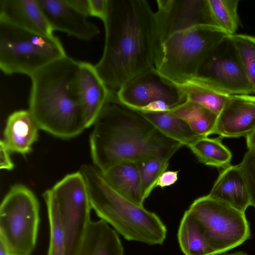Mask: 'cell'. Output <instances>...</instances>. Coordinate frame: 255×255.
I'll use <instances>...</instances> for the list:
<instances>
[{"mask_svg":"<svg viewBox=\"0 0 255 255\" xmlns=\"http://www.w3.org/2000/svg\"><path fill=\"white\" fill-rule=\"evenodd\" d=\"M10 151L5 146L2 140L0 141V153H1V168L6 170L12 169L13 164L11 162L9 152Z\"/></svg>","mask_w":255,"mask_h":255,"instance_id":"obj_34","label":"cell"},{"mask_svg":"<svg viewBox=\"0 0 255 255\" xmlns=\"http://www.w3.org/2000/svg\"><path fill=\"white\" fill-rule=\"evenodd\" d=\"M194 79L230 95L254 94L230 35L209 51Z\"/></svg>","mask_w":255,"mask_h":255,"instance_id":"obj_11","label":"cell"},{"mask_svg":"<svg viewBox=\"0 0 255 255\" xmlns=\"http://www.w3.org/2000/svg\"><path fill=\"white\" fill-rule=\"evenodd\" d=\"M52 31L66 33L82 40H89L100 30L88 16L78 12L66 0H37Z\"/></svg>","mask_w":255,"mask_h":255,"instance_id":"obj_14","label":"cell"},{"mask_svg":"<svg viewBox=\"0 0 255 255\" xmlns=\"http://www.w3.org/2000/svg\"><path fill=\"white\" fill-rule=\"evenodd\" d=\"M208 195L243 212L251 206L246 181L238 165L224 168Z\"/></svg>","mask_w":255,"mask_h":255,"instance_id":"obj_17","label":"cell"},{"mask_svg":"<svg viewBox=\"0 0 255 255\" xmlns=\"http://www.w3.org/2000/svg\"><path fill=\"white\" fill-rule=\"evenodd\" d=\"M239 2L238 0H208L213 25L229 35L236 34L240 24Z\"/></svg>","mask_w":255,"mask_h":255,"instance_id":"obj_26","label":"cell"},{"mask_svg":"<svg viewBox=\"0 0 255 255\" xmlns=\"http://www.w3.org/2000/svg\"><path fill=\"white\" fill-rule=\"evenodd\" d=\"M179 171H165L160 176L156 187L163 188L174 184L178 180Z\"/></svg>","mask_w":255,"mask_h":255,"instance_id":"obj_32","label":"cell"},{"mask_svg":"<svg viewBox=\"0 0 255 255\" xmlns=\"http://www.w3.org/2000/svg\"><path fill=\"white\" fill-rule=\"evenodd\" d=\"M60 215L66 236V255H74L90 223L92 209L85 178L80 171L67 175L46 190Z\"/></svg>","mask_w":255,"mask_h":255,"instance_id":"obj_9","label":"cell"},{"mask_svg":"<svg viewBox=\"0 0 255 255\" xmlns=\"http://www.w3.org/2000/svg\"><path fill=\"white\" fill-rule=\"evenodd\" d=\"M246 76L255 93V36L235 34L230 35Z\"/></svg>","mask_w":255,"mask_h":255,"instance_id":"obj_27","label":"cell"},{"mask_svg":"<svg viewBox=\"0 0 255 255\" xmlns=\"http://www.w3.org/2000/svg\"><path fill=\"white\" fill-rule=\"evenodd\" d=\"M105 41L95 68L107 86L119 90L149 70H157L162 53L155 12L145 0H109L103 22Z\"/></svg>","mask_w":255,"mask_h":255,"instance_id":"obj_1","label":"cell"},{"mask_svg":"<svg viewBox=\"0 0 255 255\" xmlns=\"http://www.w3.org/2000/svg\"><path fill=\"white\" fill-rule=\"evenodd\" d=\"M140 112L162 133L183 146L188 147L202 137L196 134L186 122L171 111Z\"/></svg>","mask_w":255,"mask_h":255,"instance_id":"obj_21","label":"cell"},{"mask_svg":"<svg viewBox=\"0 0 255 255\" xmlns=\"http://www.w3.org/2000/svg\"><path fill=\"white\" fill-rule=\"evenodd\" d=\"M39 128L29 110L16 111L7 119L2 141L10 152L24 155L31 151Z\"/></svg>","mask_w":255,"mask_h":255,"instance_id":"obj_18","label":"cell"},{"mask_svg":"<svg viewBox=\"0 0 255 255\" xmlns=\"http://www.w3.org/2000/svg\"><path fill=\"white\" fill-rule=\"evenodd\" d=\"M187 211L200 226L215 254L225 253L251 237L245 212L208 195L195 199Z\"/></svg>","mask_w":255,"mask_h":255,"instance_id":"obj_8","label":"cell"},{"mask_svg":"<svg viewBox=\"0 0 255 255\" xmlns=\"http://www.w3.org/2000/svg\"><path fill=\"white\" fill-rule=\"evenodd\" d=\"M0 255H10L8 248L4 240L0 237Z\"/></svg>","mask_w":255,"mask_h":255,"instance_id":"obj_36","label":"cell"},{"mask_svg":"<svg viewBox=\"0 0 255 255\" xmlns=\"http://www.w3.org/2000/svg\"><path fill=\"white\" fill-rule=\"evenodd\" d=\"M89 16L98 17L104 22L107 17L109 0H89Z\"/></svg>","mask_w":255,"mask_h":255,"instance_id":"obj_31","label":"cell"},{"mask_svg":"<svg viewBox=\"0 0 255 255\" xmlns=\"http://www.w3.org/2000/svg\"><path fill=\"white\" fill-rule=\"evenodd\" d=\"M117 234L105 221H91L74 255H124Z\"/></svg>","mask_w":255,"mask_h":255,"instance_id":"obj_19","label":"cell"},{"mask_svg":"<svg viewBox=\"0 0 255 255\" xmlns=\"http://www.w3.org/2000/svg\"><path fill=\"white\" fill-rule=\"evenodd\" d=\"M177 238L184 255H215L200 226L187 210L181 220Z\"/></svg>","mask_w":255,"mask_h":255,"instance_id":"obj_22","label":"cell"},{"mask_svg":"<svg viewBox=\"0 0 255 255\" xmlns=\"http://www.w3.org/2000/svg\"><path fill=\"white\" fill-rule=\"evenodd\" d=\"M67 56L60 40L0 21V69L5 75L30 77Z\"/></svg>","mask_w":255,"mask_h":255,"instance_id":"obj_5","label":"cell"},{"mask_svg":"<svg viewBox=\"0 0 255 255\" xmlns=\"http://www.w3.org/2000/svg\"><path fill=\"white\" fill-rule=\"evenodd\" d=\"M39 206L25 185L12 186L0 207V237L10 255H30L34 250L39 223Z\"/></svg>","mask_w":255,"mask_h":255,"instance_id":"obj_7","label":"cell"},{"mask_svg":"<svg viewBox=\"0 0 255 255\" xmlns=\"http://www.w3.org/2000/svg\"><path fill=\"white\" fill-rule=\"evenodd\" d=\"M244 177L255 212V147L248 149L238 165Z\"/></svg>","mask_w":255,"mask_h":255,"instance_id":"obj_30","label":"cell"},{"mask_svg":"<svg viewBox=\"0 0 255 255\" xmlns=\"http://www.w3.org/2000/svg\"><path fill=\"white\" fill-rule=\"evenodd\" d=\"M213 255H248V254L244 252H237L230 254L223 253L220 254H215Z\"/></svg>","mask_w":255,"mask_h":255,"instance_id":"obj_37","label":"cell"},{"mask_svg":"<svg viewBox=\"0 0 255 255\" xmlns=\"http://www.w3.org/2000/svg\"><path fill=\"white\" fill-rule=\"evenodd\" d=\"M255 129V96L230 95L218 116L213 134L247 137Z\"/></svg>","mask_w":255,"mask_h":255,"instance_id":"obj_13","label":"cell"},{"mask_svg":"<svg viewBox=\"0 0 255 255\" xmlns=\"http://www.w3.org/2000/svg\"><path fill=\"white\" fill-rule=\"evenodd\" d=\"M50 227V242L47 255H66V236L63 225L54 203L43 197Z\"/></svg>","mask_w":255,"mask_h":255,"instance_id":"obj_29","label":"cell"},{"mask_svg":"<svg viewBox=\"0 0 255 255\" xmlns=\"http://www.w3.org/2000/svg\"><path fill=\"white\" fill-rule=\"evenodd\" d=\"M79 62L66 56L29 77L28 110L40 129L59 138L75 137L87 128L79 96Z\"/></svg>","mask_w":255,"mask_h":255,"instance_id":"obj_3","label":"cell"},{"mask_svg":"<svg viewBox=\"0 0 255 255\" xmlns=\"http://www.w3.org/2000/svg\"><path fill=\"white\" fill-rule=\"evenodd\" d=\"M138 169L145 200L156 187L157 182L166 171L169 161L157 157L145 158L135 163Z\"/></svg>","mask_w":255,"mask_h":255,"instance_id":"obj_28","label":"cell"},{"mask_svg":"<svg viewBox=\"0 0 255 255\" xmlns=\"http://www.w3.org/2000/svg\"><path fill=\"white\" fill-rule=\"evenodd\" d=\"M171 111L186 122L199 136L206 137L213 134L218 116L199 104L187 100Z\"/></svg>","mask_w":255,"mask_h":255,"instance_id":"obj_23","label":"cell"},{"mask_svg":"<svg viewBox=\"0 0 255 255\" xmlns=\"http://www.w3.org/2000/svg\"></svg>","mask_w":255,"mask_h":255,"instance_id":"obj_38","label":"cell"},{"mask_svg":"<svg viewBox=\"0 0 255 255\" xmlns=\"http://www.w3.org/2000/svg\"><path fill=\"white\" fill-rule=\"evenodd\" d=\"M228 35L209 24L175 33L162 44V56L157 71L177 85H183L195 78L207 53Z\"/></svg>","mask_w":255,"mask_h":255,"instance_id":"obj_6","label":"cell"},{"mask_svg":"<svg viewBox=\"0 0 255 255\" xmlns=\"http://www.w3.org/2000/svg\"><path fill=\"white\" fill-rule=\"evenodd\" d=\"M126 106L142 112L171 111L188 100L181 88L155 69L131 78L116 92Z\"/></svg>","mask_w":255,"mask_h":255,"instance_id":"obj_10","label":"cell"},{"mask_svg":"<svg viewBox=\"0 0 255 255\" xmlns=\"http://www.w3.org/2000/svg\"><path fill=\"white\" fill-rule=\"evenodd\" d=\"M92 159L103 172L119 163L155 156L169 161L183 145L159 131L140 112L122 103L115 90L94 124Z\"/></svg>","mask_w":255,"mask_h":255,"instance_id":"obj_2","label":"cell"},{"mask_svg":"<svg viewBox=\"0 0 255 255\" xmlns=\"http://www.w3.org/2000/svg\"><path fill=\"white\" fill-rule=\"evenodd\" d=\"M79 96L87 128L94 125L107 102L111 90L105 84L95 65L79 61Z\"/></svg>","mask_w":255,"mask_h":255,"instance_id":"obj_15","label":"cell"},{"mask_svg":"<svg viewBox=\"0 0 255 255\" xmlns=\"http://www.w3.org/2000/svg\"><path fill=\"white\" fill-rule=\"evenodd\" d=\"M102 172L118 193L135 204L143 206L145 199L138 169L135 162L119 163Z\"/></svg>","mask_w":255,"mask_h":255,"instance_id":"obj_20","label":"cell"},{"mask_svg":"<svg viewBox=\"0 0 255 255\" xmlns=\"http://www.w3.org/2000/svg\"><path fill=\"white\" fill-rule=\"evenodd\" d=\"M246 138L248 149L255 147V129Z\"/></svg>","mask_w":255,"mask_h":255,"instance_id":"obj_35","label":"cell"},{"mask_svg":"<svg viewBox=\"0 0 255 255\" xmlns=\"http://www.w3.org/2000/svg\"><path fill=\"white\" fill-rule=\"evenodd\" d=\"M66 1L78 12L89 16V0H66Z\"/></svg>","mask_w":255,"mask_h":255,"instance_id":"obj_33","label":"cell"},{"mask_svg":"<svg viewBox=\"0 0 255 255\" xmlns=\"http://www.w3.org/2000/svg\"><path fill=\"white\" fill-rule=\"evenodd\" d=\"M223 137H201L188 147L198 160L208 166L225 168L230 165L232 154L222 142Z\"/></svg>","mask_w":255,"mask_h":255,"instance_id":"obj_24","label":"cell"},{"mask_svg":"<svg viewBox=\"0 0 255 255\" xmlns=\"http://www.w3.org/2000/svg\"><path fill=\"white\" fill-rule=\"evenodd\" d=\"M0 21L39 34L54 35L37 0H0Z\"/></svg>","mask_w":255,"mask_h":255,"instance_id":"obj_16","label":"cell"},{"mask_svg":"<svg viewBox=\"0 0 255 255\" xmlns=\"http://www.w3.org/2000/svg\"><path fill=\"white\" fill-rule=\"evenodd\" d=\"M80 171L87 184L92 209L101 219L127 241L150 246L163 244L167 230L157 215L121 195L95 166L83 165Z\"/></svg>","mask_w":255,"mask_h":255,"instance_id":"obj_4","label":"cell"},{"mask_svg":"<svg viewBox=\"0 0 255 255\" xmlns=\"http://www.w3.org/2000/svg\"><path fill=\"white\" fill-rule=\"evenodd\" d=\"M179 86L185 94L188 100L199 104L217 116L230 96L195 79Z\"/></svg>","mask_w":255,"mask_h":255,"instance_id":"obj_25","label":"cell"},{"mask_svg":"<svg viewBox=\"0 0 255 255\" xmlns=\"http://www.w3.org/2000/svg\"><path fill=\"white\" fill-rule=\"evenodd\" d=\"M155 12L162 44L173 34L194 26L212 25L208 0H156Z\"/></svg>","mask_w":255,"mask_h":255,"instance_id":"obj_12","label":"cell"}]
</instances>
